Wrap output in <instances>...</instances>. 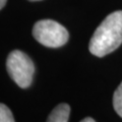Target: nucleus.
Returning <instances> with one entry per match:
<instances>
[{
  "mask_svg": "<svg viewBox=\"0 0 122 122\" xmlns=\"http://www.w3.org/2000/svg\"><path fill=\"white\" fill-rule=\"evenodd\" d=\"M0 122H14V118L7 106L0 103Z\"/></svg>",
  "mask_w": 122,
  "mask_h": 122,
  "instance_id": "obj_6",
  "label": "nucleus"
},
{
  "mask_svg": "<svg viewBox=\"0 0 122 122\" xmlns=\"http://www.w3.org/2000/svg\"><path fill=\"white\" fill-rule=\"evenodd\" d=\"M6 68L18 86L25 89L30 86L35 73V65L30 58L20 50H14L7 57Z\"/></svg>",
  "mask_w": 122,
  "mask_h": 122,
  "instance_id": "obj_3",
  "label": "nucleus"
},
{
  "mask_svg": "<svg viewBox=\"0 0 122 122\" xmlns=\"http://www.w3.org/2000/svg\"><path fill=\"white\" fill-rule=\"evenodd\" d=\"M70 107L67 104H60L52 110L47 122H68Z\"/></svg>",
  "mask_w": 122,
  "mask_h": 122,
  "instance_id": "obj_4",
  "label": "nucleus"
},
{
  "mask_svg": "<svg viewBox=\"0 0 122 122\" xmlns=\"http://www.w3.org/2000/svg\"><path fill=\"white\" fill-rule=\"evenodd\" d=\"M33 36L46 47L58 48L67 43L69 34L59 22L52 20H42L34 25Z\"/></svg>",
  "mask_w": 122,
  "mask_h": 122,
  "instance_id": "obj_2",
  "label": "nucleus"
},
{
  "mask_svg": "<svg viewBox=\"0 0 122 122\" xmlns=\"http://www.w3.org/2000/svg\"><path fill=\"white\" fill-rule=\"evenodd\" d=\"M113 106L116 113L122 118V82L117 87L113 96Z\"/></svg>",
  "mask_w": 122,
  "mask_h": 122,
  "instance_id": "obj_5",
  "label": "nucleus"
},
{
  "mask_svg": "<svg viewBox=\"0 0 122 122\" xmlns=\"http://www.w3.org/2000/svg\"><path fill=\"white\" fill-rule=\"evenodd\" d=\"M30 1H41V0H30Z\"/></svg>",
  "mask_w": 122,
  "mask_h": 122,
  "instance_id": "obj_9",
  "label": "nucleus"
},
{
  "mask_svg": "<svg viewBox=\"0 0 122 122\" xmlns=\"http://www.w3.org/2000/svg\"><path fill=\"white\" fill-rule=\"evenodd\" d=\"M122 44V10L109 14L95 30L89 49L97 57L112 53Z\"/></svg>",
  "mask_w": 122,
  "mask_h": 122,
  "instance_id": "obj_1",
  "label": "nucleus"
},
{
  "mask_svg": "<svg viewBox=\"0 0 122 122\" xmlns=\"http://www.w3.org/2000/svg\"><path fill=\"white\" fill-rule=\"evenodd\" d=\"M81 122H96V121H95L93 118H91V117H86V118H85V119H82Z\"/></svg>",
  "mask_w": 122,
  "mask_h": 122,
  "instance_id": "obj_7",
  "label": "nucleus"
},
{
  "mask_svg": "<svg viewBox=\"0 0 122 122\" xmlns=\"http://www.w3.org/2000/svg\"><path fill=\"white\" fill-rule=\"evenodd\" d=\"M6 1L7 0H0V9H2L4 7V5L6 4Z\"/></svg>",
  "mask_w": 122,
  "mask_h": 122,
  "instance_id": "obj_8",
  "label": "nucleus"
}]
</instances>
